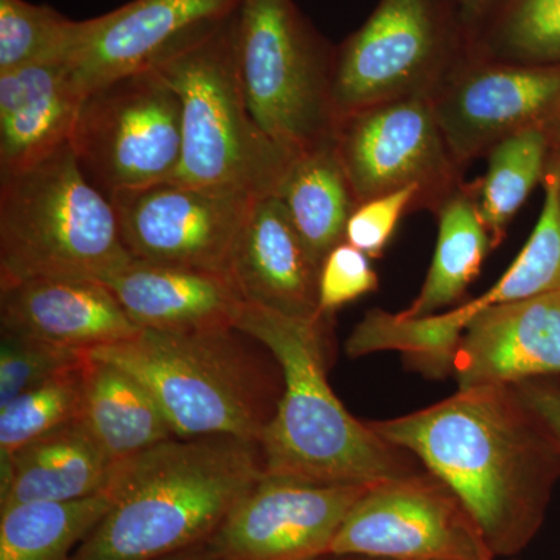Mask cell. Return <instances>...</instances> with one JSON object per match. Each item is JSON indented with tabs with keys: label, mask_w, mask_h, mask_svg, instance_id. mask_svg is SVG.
I'll use <instances>...</instances> for the list:
<instances>
[{
	"label": "cell",
	"mask_w": 560,
	"mask_h": 560,
	"mask_svg": "<svg viewBox=\"0 0 560 560\" xmlns=\"http://www.w3.org/2000/svg\"><path fill=\"white\" fill-rule=\"evenodd\" d=\"M370 425L458 495L493 558H514L539 533L560 481V441L515 385L458 389Z\"/></svg>",
	"instance_id": "1"
},
{
	"label": "cell",
	"mask_w": 560,
	"mask_h": 560,
	"mask_svg": "<svg viewBox=\"0 0 560 560\" xmlns=\"http://www.w3.org/2000/svg\"><path fill=\"white\" fill-rule=\"evenodd\" d=\"M265 471L259 442L172 438L117 464L114 501L72 560H162L209 544Z\"/></svg>",
	"instance_id": "2"
},
{
	"label": "cell",
	"mask_w": 560,
	"mask_h": 560,
	"mask_svg": "<svg viewBox=\"0 0 560 560\" xmlns=\"http://www.w3.org/2000/svg\"><path fill=\"white\" fill-rule=\"evenodd\" d=\"M331 316L291 318L243 302L235 327L278 360L283 393L260 447L265 471L320 485H377L425 469L353 418L327 382Z\"/></svg>",
	"instance_id": "3"
},
{
	"label": "cell",
	"mask_w": 560,
	"mask_h": 560,
	"mask_svg": "<svg viewBox=\"0 0 560 560\" xmlns=\"http://www.w3.org/2000/svg\"><path fill=\"white\" fill-rule=\"evenodd\" d=\"M138 378L176 438L232 436L259 442L278 410V360L237 327L142 329L131 340L91 350Z\"/></svg>",
	"instance_id": "4"
},
{
	"label": "cell",
	"mask_w": 560,
	"mask_h": 560,
	"mask_svg": "<svg viewBox=\"0 0 560 560\" xmlns=\"http://www.w3.org/2000/svg\"><path fill=\"white\" fill-rule=\"evenodd\" d=\"M113 202L69 142L0 175V287L33 279L103 282L132 261Z\"/></svg>",
	"instance_id": "5"
},
{
	"label": "cell",
	"mask_w": 560,
	"mask_h": 560,
	"mask_svg": "<svg viewBox=\"0 0 560 560\" xmlns=\"http://www.w3.org/2000/svg\"><path fill=\"white\" fill-rule=\"evenodd\" d=\"M237 13L151 66L183 105V156L172 180L271 197L298 156L250 114L238 77Z\"/></svg>",
	"instance_id": "6"
},
{
	"label": "cell",
	"mask_w": 560,
	"mask_h": 560,
	"mask_svg": "<svg viewBox=\"0 0 560 560\" xmlns=\"http://www.w3.org/2000/svg\"><path fill=\"white\" fill-rule=\"evenodd\" d=\"M335 54L293 0H243L237 13V68L261 130L294 156L335 140Z\"/></svg>",
	"instance_id": "7"
},
{
	"label": "cell",
	"mask_w": 560,
	"mask_h": 560,
	"mask_svg": "<svg viewBox=\"0 0 560 560\" xmlns=\"http://www.w3.org/2000/svg\"><path fill=\"white\" fill-rule=\"evenodd\" d=\"M70 145L110 198L172 179L183 156V105L160 70H136L84 95Z\"/></svg>",
	"instance_id": "8"
},
{
	"label": "cell",
	"mask_w": 560,
	"mask_h": 560,
	"mask_svg": "<svg viewBox=\"0 0 560 560\" xmlns=\"http://www.w3.org/2000/svg\"><path fill=\"white\" fill-rule=\"evenodd\" d=\"M545 201L533 234L506 272L477 300L425 318L370 311L350 331L346 352L352 359L399 352L411 371L429 378L452 374L453 355L471 319L486 308L560 290V164L544 179Z\"/></svg>",
	"instance_id": "9"
},
{
	"label": "cell",
	"mask_w": 560,
	"mask_h": 560,
	"mask_svg": "<svg viewBox=\"0 0 560 560\" xmlns=\"http://www.w3.org/2000/svg\"><path fill=\"white\" fill-rule=\"evenodd\" d=\"M467 50L448 35L434 0H382L335 54L338 121L382 103L430 95Z\"/></svg>",
	"instance_id": "10"
},
{
	"label": "cell",
	"mask_w": 560,
	"mask_h": 560,
	"mask_svg": "<svg viewBox=\"0 0 560 560\" xmlns=\"http://www.w3.org/2000/svg\"><path fill=\"white\" fill-rule=\"evenodd\" d=\"M335 147L357 202L416 187L415 210L436 213L464 184L430 95L399 98L342 117Z\"/></svg>",
	"instance_id": "11"
},
{
	"label": "cell",
	"mask_w": 560,
	"mask_h": 560,
	"mask_svg": "<svg viewBox=\"0 0 560 560\" xmlns=\"http://www.w3.org/2000/svg\"><path fill=\"white\" fill-rule=\"evenodd\" d=\"M329 555L377 560H495L455 492L423 469L372 485Z\"/></svg>",
	"instance_id": "12"
},
{
	"label": "cell",
	"mask_w": 560,
	"mask_h": 560,
	"mask_svg": "<svg viewBox=\"0 0 560 560\" xmlns=\"http://www.w3.org/2000/svg\"><path fill=\"white\" fill-rule=\"evenodd\" d=\"M453 158L471 161L512 135L541 128L560 139V66L512 65L467 54L430 94Z\"/></svg>",
	"instance_id": "13"
},
{
	"label": "cell",
	"mask_w": 560,
	"mask_h": 560,
	"mask_svg": "<svg viewBox=\"0 0 560 560\" xmlns=\"http://www.w3.org/2000/svg\"><path fill=\"white\" fill-rule=\"evenodd\" d=\"M256 198L168 179L117 191L109 200L132 259L230 276L232 250Z\"/></svg>",
	"instance_id": "14"
},
{
	"label": "cell",
	"mask_w": 560,
	"mask_h": 560,
	"mask_svg": "<svg viewBox=\"0 0 560 560\" xmlns=\"http://www.w3.org/2000/svg\"><path fill=\"white\" fill-rule=\"evenodd\" d=\"M372 485H320L265 474L209 541L221 560H315Z\"/></svg>",
	"instance_id": "15"
},
{
	"label": "cell",
	"mask_w": 560,
	"mask_h": 560,
	"mask_svg": "<svg viewBox=\"0 0 560 560\" xmlns=\"http://www.w3.org/2000/svg\"><path fill=\"white\" fill-rule=\"evenodd\" d=\"M242 2L132 0L83 21L79 44L68 60L73 79L86 94L106 81L149 69L237 13Z\"/></svg>",
	"instance_id": "16"
},
{
	"label": "cell",
	"mask_w": 560,
	"mask_h": 560,
	"mask_svg": "<svg viewBox=\"0 0 560 560\" xmlns=\"http://www.w3.org/2000/svg\"><path fill=\"white\" fill-rule=\"evenodd\" d=\"M458 389L560 375V290L486 308L453 355Z\"/></svg>",
	"instance_id": "17"
},
{
	"label": "cell",
	"mask_w": 560,
	"mask_h": 560,
	"mask_svg": "<svg viewBox=\"0 0 560 560\" xmlns=\"http://www.w3.org/2000/svg\"><path fill=\"white\" fill-rule=\"evenodd\" d=\"M319 268L278 195L256 198L230 264L243 300L291 318H318Z\"/></svg>",
	"instance_id": "18"
},
{
	"label": "cell",
	"mask_w": 560,
	"mask_h": 560,
	"mask_svg": "<svg viewBox=\"0 0 560 560\" xmlns=\"http://www.w3.org/2000/svg\"><path fill=\"white\" fill-rule=\"evenodd\" d=\"M0 330L91 352L142 329L98 280L33 279L0 287Z\"/></svg>",
	"instance_id": "19"
},
{
	"label": "cell",
	"mask_w": 560,
	"mask_h": 560,
	"mask_svg": "<svg viewBox=\"0 0 560 560\" xmlns=\"http://www.w3.org/2000/svg\"><path fill=\"white\" fill-rule=\"evenodd\" d=\"M103 283L132 323L147 330L235 327L245 302L231 276L139 260Z\"/></svg>",
	"instance_id": "20"
},
{
	"label": "cell",
	"mask_w": 560,
	"mask_h": 560,
	"mask_svg": "<svg viewBox=\"0 0 560 560\" xmlns=\"http://www.w3.org/2000/svg\"><path fill=\"white\" fill-rule=\"evenodd\" d=\"M84 95L68 61L0 73V175L69 142Z\"/></svg>",
	"instance_id": "21"
},
{
	"label": "cell",
	"mask_w": 560,
	"mask_h": 560,
	"mask_svg": "<svg viewBox=\"0 0 560 560\" xmlns=\"http://www.w3.org/2000/svg\"><path fill=\"white\" fill-rule=\"evenodd\" d=\"M116 469L83 420H73L0 460V510L97 495L109 488Z\"/></svg>",
	"instance_id": "22"
},
{
	"label": "cell",
	"mask_w": 560,
	"mask_h": 560,
	"mask_svg": "<svg viewBox=\"0 0 560 560\" xmlns=\"http://www.w3.org/2000/svg\"><path fill=\"white\" fill-rule=\"evenodd\" d=\"M80 419L116 464L176 438L160 405L138 378L90 352Z\"/></svg>",
	"instance_id": "23"
},
{
	"label": "cell",
	"mask_w": 560,
	"mask_h": 560,
	"mask_svg": "<svg viewBox=\"0 0 560 560\" xmlns=\"http://www.w3.org/2000/svg\"><path fill=\"white\" fill-rule=\"evenodd\" d=\"M434 215L438 219L436 249L422 289L410 307L399 313L401 318H425L458 304L467 287L480 275L486 256L492 249L478 213L475 183H464Z\"/></svg>",
	"instance_id": "24"
},
{
	"label": "cell",
	"mask_w": 560,
	"mask_h": 560,
	"mask_svg": "<svg viewBox=\"0 0 560 560\" xmlns=\"http://www.w3.org/2000/svg\"><path fill=\"white\" fill-rule=\"evenodd\" d=\"M278 197L320 267L327 254L345 242L346 226L359 206L335 140L300 154Z\"/></svg>",
	"instance_id": "25"
},
{
	"label": "cell",
	"mask_w": 560,
	"mask_h": 560,
	"mask_svg": "<svg viewBox=\"0 0 560 560\" xmlns=\"http://www.w3.org/2000/svg\"><path fill=\"white\" fill-rule=\"evenodd\" d=\"M110 488L73 501H36L0 510V560H72L113 504Z\"/></svg>",
	"instance_id": "26"
},
{
	"label": "cell",
	"mask_w": 560,
	"mask_h": 560,
	"mask_svg": "<svg viewBox=\"0 0 560 560\" xmlns=\"http://www.w3.org/2000/svg\"><path fill=\"white\" fill-rule=\"evenodd\" d=\"M560 147L558 136L541 128H530L501 140L488 153V171L475 183L478 213L499 248L512 219L528 200L537 184L544 183L552 154Z\"/></svg>",
	"instance_id": "27"
},
{
	"label": "cell",
	"mask_w": 560,
	"mask_h": 560,
	"mask_svg": "<svg viewBox=\"0 0 560 560\" xmlns=\"http://www.w3.org/2000/svg\"><path fill=\"white\" fill-rule=\"evenodd\" d=\"M489 13L485 31L469 43L471 54L512 65L560 66V0H500L482 16Z\"/></svg>",
	"instance_id": "28"
},
{
	"label": "cell",
	"mask_w": 560,
	"mask_h": 560,
	"mask_svg": "<svg viewBox=\"0 0 560 560\" xmlns=\"http://www.w3.org/2000/svg\"><path fill=\"white\" fill-rule=\"evenodd\" d=\"M86 359L0 408V460L81 418Z\"/></svg>",
	"instance_id": "29"
},
{
	"label": "cell",
	"mask_w": 560,
	"mask_h": 560,
	"mask_svg": "<svg viewBox=\"0 0 560 560\" xmlns=\"http://www.w3.org/2000/svg\"><path fill=\"white\" fill-rule=\"evenodd\" d=\"M83 21L25 0H0V73L68 61L79 44Z\"/></svg>",
	"instance_id": "30"
},
{
	"label": "cell",
	"mask_w": 560,
	"mask_h": 560,
	"mask_svg": "<svg viewBox=\"0 0 560 560\" xmlns=\"http://www.w3.org/2000/svg\"><path fill=\"white\" fill-rule=\"evenodd\" d=\"M86 353L0 330V408L75 366Z\"/></svg>",
	"instance_id": "31"
},
{
	"label": "cell",
	"mask_w": 560,
	"mask_h": 560,
	"mask_svg": "<svg viewBox=\"0 0 560 560\" xmlns=\"http://www.w3.org/2000/svg\"><path fill=\"white\" fill-rule=\"evenodd\" d=\"M378 289L371 257L342 242L327 254L319 268V312L334 316L350 302Z\"/></svg>",
	"instance_id": "32"
},
{
	"label": "cell",
	"mask_w": 560,
	"mask_h": 560,
	"mask_svg": "<svg viewBox=\"0 0 560 560\" xmlns=\"http://www.w3.org/2000/svg\"><path fill=\"white\" fill-rule=\"evenodd\" d=\"M418 194L416 187H407L382 195L374 200L360 202L346 226L345 242L371 259H378L388 248L401 217L415 210Z\"/></svg>",
	"instance_id": "33"
},
{
	"label": "cell",
	"mask_w": 560,
	"mask_h": 560,
	"mask_svg": "<svg viewBox=\"0 0 560 560\" xmlns=\"http://www.w3.org/2000/svg\"><path fill=\"white\" fill-rule=\"evenodd\" d=\"M523 399L547 422L560 441V378L537 377L515 383Z\"/></svg>",
	"instance_id": "34"
},
{
	"label": "cell",
	"mask_w": 560,
	"mask_h": 560,
	"mask_svg": "<svg viewBox=\"0 0 560 560\" xmlns=\"http://www.w3.org/2000/svg\"><path fill=\"white\" fill-rule=\"evenodd\" d=\"M451 2L458 9V13L466 24L475 25L486 13L492 0H451Z\"/></svg>",
	"instance_id": "35"
},
{
	"label": "cell",
	"mask_w": 560,
	"mask_h": 560,
	"mask_svg": "<svg viewBox=\"0 0 560 560\" xmlns=\"http://www.w3.org/2000/svg\"><path fill=\"white\" fill-rule=\"evenodd\" d=\"M162 560H221L215 552L212 551V548L209 547V544L201 545V547L191 548V550H187L184 552H179V555L171 556V558H165Z\"/></svg>",
	"instance_id": "36"
},
{
	"label": "cell",
	"mask_w": 560,
	"mask_h": 560,
	"mask_svg": "<svg viewBox=\"0 0 560 560\" xmlns=\"http://www.w3.org/2000/svg\"><path fill=\"white\" fill-rule=\"evenodd\" d=\"M315 560H377V559L359 558V556L327 555V556H323V558H318Z\"/></svg>",
	"instance_id": "37"
},
{
	"label": "cell",
	"mask_w": 560,
	"mask_h": 560,
	"mask_svg": "<svg viewBox=\"0 0 560 560\" xmlns=\"http://www.w3.org/2000/svg\"><path fill=\"white\" fill-rule=\"evenodd\" d=\"M559 200H560V186H559Z\"/></svg>",
	"instance_id": "38"
}]
</instances>
